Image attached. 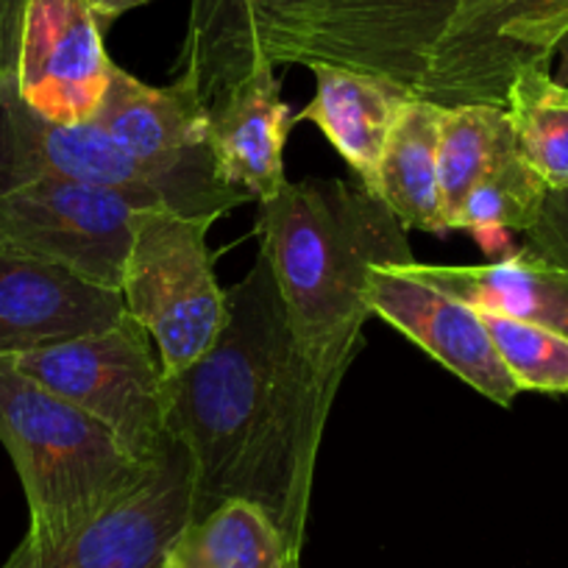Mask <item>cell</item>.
<instances>
[{
    "mask_svg": "<svg viewBox=\"0 0 568 568\" xmlns=\"http://www.w3.org/2000/svg\"><path fill=\"white\" fill-rule=\"evenodd\" d=\"M215 176L248 201H271L287 184L284 145L293 129L276 68L254 70L206 106Z\"/></svg>",
    "mask_w": 568,
    "mask_h": 568,
    "instance_id": "9a60e30c",
    "label": "cell"
},
{
    "mask_svg": "<svg viewBox=\"0 0 568 568\" xmlns=\"http://www.w3.org/2000/svg\"><path fill=\"white\" fill-rule=\"evenodd\" d=\"M87 3H90L92 14L101 20L103 29H106V26H112L114 20L123 18V14L134 12V9L140 7H149V3H154V0H87Z\"/></svg>",
    "mask_w": 568,
    "mask_h": 568,
    "instance_id": "4316f807",
    "label": "cell"
},
{
    "mask_svg": "<svg viewBox=\"0 0 568 568\" xmlns=\"http://www.w3.org/2000/svg\"><path fill=\"white\" fill-rule=\"evenodd\" d=\"M136 210L145 206L120 190L75 179H37L0 190V245L59 262L120 291Z\"/></svg>",
    "mask_w": 568,
    "mask_h": 568,
    "instance_id": "30bf717a",
    "label": "cell"
},
{
    "mask_svg": "<svg viewBox=\"0 0 568 568\" xmlns=\"http://www.w3.org/2000/svg\"><path fill=\"white\" fill-rule=\"evenodd\" d=\"M287 0H190L176 79L204 106L267 62V31Z\"/></svg>",
    "mask_w": 568,
    "mask_h": 568,
    "instance_id": "2e32d148",
    "label": "cell"
},
{
    "mask_svg": "<svg viewBox=\"0 0 568 568\" xmlns=\"http://www.w3.org/2000/svg\"><path fill=\"white\" fill-rule=\"evenodd\" d=\"M415 276L477 310L549 326L568 337V273L544 265L521 248L485 265H407Z\"/></svg>",
    "mask_w": 568,
    "mask_h": 568,
    "instance_id": "ac0fdd59",
    "label": "cell"
},
{
    "mask_svg": "<svg viewBox=\"0 0 568 568\" xmlns=\"http://www.w3.org/2000/svg\"><path fill=\"white\" fill-rule=\"evenodd\" d=\"M123 318L120 291L59 262L0 245V357L95 335Z\"/></svg>",
    "mask_w": 568,
    "mask_h": 568,
    "instance_id": "5bb4252c",
    "label": "cell"
},
{
    "mask_svg": "<svg viewBox=\"0 0 568 568\" xmlns=\"http://www.w3.org/2000/svg\"><path fill=\"white\" fill-rule=\"evenodd\" d=\"M92 120L118 142L168 210L217 221L248 201L215 176L210 114L179 81L171 87L142 84L114 64Z\"/></svg>",
    "mask_w": 568,
    "mask_h": 568,
    "instance_id": "52a82bcc",
    "label": "cell"
},
{
    "mask_svg": "<svg viewBox=\"0 0 568 568\" xmlns=\"http://www.w3.org/2000/svg\"><path fill=\"white\" fill-rule=\"evenodd\" d=\"M496 354L518 390L568 393V337L549 326L479 310Z\"/></svg>",
    "mask_w": 568,
    "mask_h": 568,
    "instance_id": "cb8c5ba5",
    "label": "cell"
},
{
    "mask_svg": "<svg viewBox=\"0 0 568 568\" xmlns=\"http://www.w3.org/2000/svg\"><path fill=\"white\" fill-rule=\"evenodd\" d=\"M444 106L413 95L404 103L376 176V195L393 210L402 226L446 234L440 210L438 145Z\"/></svg>",
    "mask_w": 568,
    "mask_h": 568,
    "instance_id": "d6986e66",
    "label": "cell"
},
{
    "mask_svg": "<svg viewBox=\"0 0 568 568\" xmlns=\"http://www.w3.org/2000/svg\"><path fill=\"white\" fill-rule=\"evenodd\" d=\"M193 521V463L168 433L149 474L64 538H23L0 568H165L171 540Z\"/></svg>",
    "mask_w": 568,
    "mask_h": 568,
    "instance_id": "9c48e42d",
    "label": "cell"
},
{
    "mask_svg": "<svg viewBox=\"0 0 568 568\" xmlns=\"http://www.w3.org/2000/svg\"><path fill=\"white\" fill-rule=\"evenodd\" d=\"M568 34V0H460L415 95L505 106L513 75L546 64Z\"/></svg>",
    "mask_w": 568,
    "mask_h": 568,
    "instance_id": "ba28073f",
    "label": "cell"
},
{
    "mask_svg": "<svg viewBox=\"0 0 568 568\" xmlns=\"http://www.w3.org/2000/svg\"><path fill=\"white\" fill-rule=\"evenodd\" d=\"M513 145L516 142H513L505 106H490V103L444 106L438 145V182L440 210H444V221L449 232L452 221H455L471 184Z\"/></svg>",
    "mask_w": 568,
    "mask_h": 568,
    "instance_id": "603a6c76",
    "label": "cell"
},
{
    "mask_svg": "<svg viewBox=\"0 0 568 568\" xmlns=\"http://www.w3.org/2000/svg\"><path fill=\"white\" fill-rule=\"evenodd\" d=\"M460 0H287L267 31V62L329 64L415 95Z\"/></svg>",
    "mask_w": 568,
    "mask_h": 568,
    "instance_id": "5b68a950",
    "label": "cell"
},
{
    "mask_svg": "<svg viewBox=\"0 0 568 568\" xmlns=\"http://www.w3.org/2000/svg\"><path fill=\"white\" fill-rule=\"evenodd\" d=\"M0 444L12 457L29 501L37 544L64 538L142 483L136 463L112 429L68 398L37 385L0 359Z\"/></svg>",
    "mask_w": 568,
    "mask_h": 568,
    "instance_id": "3957f363",
    "label": "cell"
},
{
    "mask_svg": "<svg viewBox=\"0 0 568 568\" xmlns=\"http://www.w3.org/2000/svg\"><path fill=\"white\" fill-rule=\"evenodd\" d=\"M293 555L278 524L248 499L193 518L165 551V568H284Z\"/></svg>",
    "mask_w": 568,
    "mask_h": 568,
    "instance_id": "ffe728a7",
    "label": "cell"
},
{
    "mask_svg": "<svg viewBox=\"0 0 568 568\" xmlns=\"http://www.w3.org/2000/svg\"><path fill=\"white\" fill-rule=\"evenodd\" d=\"M555 57L562 59V62H560V79H562V84H566V81H568V34L560 40Z\"/></svg>",
    "mask_w": 568,
    "mask_h": 568,
    "instance_id": "83f0119b",
    "label": "cell"
},
{
    "mask_svg": "<svg viewBox=\"0 0 568 568\" xmlns=\"http://www.w3.org/2000/svg\"><path fill=\"white\" fill-rule=\"evenodd\" d=\"M332 404L335 393L298 348L260 251L226 291V318L210 352L165 376L168 433L193 463V518L229 499H248L302 557Z\"/></svg>",
    "mask_w": 568,
    "mask_h": 568,
    "instance_id": "6da1fadb",
    "label": "cell"
},
{
    "mask_svg": "<svg viewBox=\"0 0 568 568\" xmlns=\"http://www.w3.org/2000/svg\"><path fill=\"white\" fill-rule=\"evenodd\" d=\"M37 179H75L131 195L136 204L165 206L118 142L95 123H57L20 98L18 81L0 84V190Z\"/></svg>",
    "mask_w": 568,
    "mask_h": 568,
    "instance_id": "4fadbf2b",
    "label": "cell"
},
{
    "mask_svg": "<svg viewBox=\"0 0 568 568\" xmlns=\"http://www.w3.org/2000/svg\"><path fill=\"white\" fill-rule=\"evenodd\" d=\"M368 304L371 313L396 326L479 396L510 407L521 393L496 354L479 310L424 282L407 265L374 267Z\"/></svg>",
    "mask_w": 568,
    "mask_h": 568,
    "instance_id": "7c38bea8",
    "label": "cell"
},
{
    "mask_svg": "<svg viewBox=\"0 0 568 568\" xmlns=\"http://www.w3.org/2000/svg\"><path fill=\"white\" fill-rule=\"evenodd\" d=\"M26 9L29 0H0V84L18 73Z\"/></svg>",
    "mask_w": 568,
    "mask_h": 568,
    "instance_id": "484cf974",
    "label": "cell"
},
{
    "mask_svg": "<svg viewBox=\"0 0 568 568\" xmlns=\"http://www.w3.org/2000/svg\"><path fill=\"white\" fill-rule=\"evenodd\" d=\"M315 98L293 123H315L359 176V184L376 193V176L387 136L413 98L407 87L371 73L315 64Z\"/></svg>",
    "mask_w": 568,
    "mask_h": 568,
    "instance_id": "e0dca14e",
    "label": "cell"
},
{
    "mask_svg": "<svg viewBox=\"0 0 568 568\" xmlns=\"http://www.w3.org/2000/svg\"><path fill=\"white\" fill-rule=\"evenodd\" d=\"M546 184L527 162L518 156L516 145L499 156L463 199L452 229L471 234L488 254L507 248L513 232H527L538 217L546 199Z\"/></svg>",
    "mask_w": 568,
    "mask_h": 568,
    "instance_id": "7402d4cb",
    "label": "cell"
},
{
    "mask_svg": "<svg viewBox=\"0 0 568 568\" xmlns=\"http://www.w3.org/2000/svg\"><path fill=\"white\" fill-rule=\"evenodd\" d=\"M256 234L293 337L321 385L337 396L374 315L371 273L415 262L407 229L365 184L304 179L262 201Z\"/></svg>",
    "mask_w": 568,
    "mask_h": 568,
    "instance_id": "7a4b0ae2",
    "label": "cell"
},
{
    "mask_svg": "<svg viewBox=\"0 0 568 568\" xmlns=\"http://www.w3.org/2000/svg\"><path fill=\"white\" fill-rule=\"evenodd\" d=\"M524 254L568 273V187L546 190L544 206L524 232Z\"/></svg>",
    "mask_w": 568,
    "mask_h": 568,
    "instance_id": "d4e9b609",
    "label": "cell"
},
{
    "mask_svg": "<svg viewBox=\"0 0 568 568\" xmlns=\"http://www.w3.org/2000/svg\"><path fill=\"white\" fill-rule=\"evenodd\" d=\"M212 223L168 206L131 215L120 293L125 313L154 337L162 376L182 374L204 357L226 318V291L206 245Z\"/></svg>",
    "mask_w": 568,
    "mask_h": 568,
    "instance_id": "277c9868",
    "label": "cell"
},
{
    "mask_svg": "<svg viewBox=\"0 0 568 568\" xmlns=\"http://www.w3.org/2000/svg\"><path fill=\"white\" fill-rule=\"evenodd\" d=\"M516 151L549 190L568 187V84L551 79L546 64L513 75L505 95Z\"/></svg>",
    "mask_w": 568,
    "mask_h": 568,
    "instance_id": "44dd1931",
    "label": "cell"
},
{
    "mask_svg": "<svg viewBox=\"0 0 568 568\" xmlns=\"http://www.w3.org/2000/svg\"><path fill=\"white\" fill-rule=\"evenodd\" d=\"M112 70L103 26L87 0H29L14 73L29 106L57 123H90Z\"/></svg>",
    "mask_w": 568,
    "mask_h": 568,
    "instance_id": "8fae6325",
    "label": "cell"
},
{
    "mask_svg": "<svg viewBox=\"0 0 568 568\" xmlns=\"http://www.w3.org/2000/svg\"><path fill=\"white\" fill-rule=\"evenodd\" d=\"M151 341L125 313L112 329L0 359L101 420L136 463L151 466L168 440L165 376Z\"/></svg>",
    "mask_w": 568,
    "mask_h": 568,
    "instance_id": "8992f818",
    "label": "cell"
}]
</instances>
